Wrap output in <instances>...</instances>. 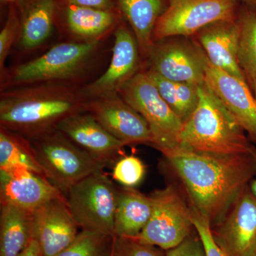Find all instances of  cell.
I'll return each instance as SVG.
<instances>
[{"instance_id":"obj_36","label":"cell","mask_w":256,"mask_h":256,"mask_svg":"<svg viewBox=\"0 0 256 256\" xmlns=\"http://www.w3.org/2000/svg\"><path fill=\"white\" fill-rule=\"evenodd\" d=\"M249 186H250L252 193L256 196V178L252 180Z\"/></svg>"},{"instance_id":"obj_5","label":"cell","mask_w":256,"mask_h":256,"mask_svg":"<svg viewBox=\"0 0 256 256\" xmlns=\"http://www.w3.org/2000/svg\"><path fill=\"white\" fill-rule=\"evenodd\" d=\"M30 141L45 176L65 197L70 186L106 168L58 130Z\"/></svg>"},{"instance_id":"obj_19","label":"cell","mask_w":256,"mask_h":256,"mask_svg":"<svg viewBox=\"0 0 256 256\" xmlns=\"http://www.w3.org/2000/svg\"><path fill=\"white\" fill-rule=\"evenodd\" d=\"M196 35L210 63L246 82L238 63L239 26L236 18L210 24Z\"/></svg>"},{"instance_id":"obj_17","label":"cell","mask_w":256,"mask_h":256,"mask_svg":"<svg viewBox=\"0 0 256 256\" xmlns=\"http://www.w3.org/2000/svg\"><path fill=\"white\" fill-rule=\"evenodd\" d=\"M205 82L256 143V98L244 80L233 76L207 60Z\"/></svg>"},{"instance_id":"obj_29","label":"cell","mask_w":256,"mask_h":256,"mask_svg":"<svg viewBox=\"0 0 256 256\" xmlns=\"http://www.w3.org/2000/svg\"><path fill=\"white\" fill-rule=\"evenodd\" d=\"M111 256H165L163 249L136 238L114 236Z\"/></svg>"},{"instance_id":"obj_21","label":"cell","mask_w":256,"mask_h":256,"mask_svg":"<svg viewBox=\"0 0 256 256\" xmlns=\"http://www.w3.org/2000/svg\"><path fill=\"white\" fill-rule=\"evenodd\" d=\"M152 200L134 188H118L114 236L137 238L149 222Z\"/></svg>"},{"instance_id":"obj_20","label":"cell","mask_w":256,"mask_h":256,"mask_svg":"<svg viewBox=\"0 0 256 256\" xmlns=\"http://www.w3.org/2000/svg\"><path fill=\"white\" fill-rule=\"evenodd\" d=\"M58 6V0H32L18 8L21 20L20 50L32 52L48 40L56 24Z\"/></svg>"},{"instance_id":"obj_26","label":"cell","mask_w":256,"mask_h":256,"mask_svg":"<svg viewBox=\"0 0 256 256\" xmlns=\"http://www.w3.org/2000/svg\"><path fill=\"white\" fill-rule=\"evenodd\" d=\"M112 238L82 230L70 245L55 256H111Z\"/></svg>"},{"instance_id":"obj_28","label":"cell","mask_w":256,"mask_h":256,"mask_svg":"<svg viewBox=\"0 0 256 256\" xmlns=\"http://www.w3.org/2000/svg\"><path fill=\"white\" fill-rule=\"evenodd\" d=\"M21 34V20L18 6L10 5L8 18L0 32V76L6 70V58L12 48L18 43Z\"/></svg>"},{"instance_id":"obj_13","label":"cell","mask_w":256,"mask_h":256,"mask_svg":"<svg viewBox=\"0 0 256 256\" xmlns=\"http://www.w3.org/2000/svg\"><path fill=\"white\" fill-rule=\"evenodd\" d=\"M78 225L65 196L53 198L32 212V238L42 256H55L78 236Z\"/></svg>"},{"instance_id":"obj_4","label":"cell","mask_w":256,"mask_h":256,"mask_svg":"<svg viewBox=\"0 0 256 256\" xmlns=\"http://www.w3.org/2000/svg\"><path fill=\"white\" fill-rule=\"evenodd\" d=\"M220 156L256 152L246 132L206 82L198 86V102L183 124L178 146Z\"/></svg>"},{"instance_id":"obj_27","label":"cell","mask_w":256,"mask_h":256,"mask_svg":"<svg viewBox=\"0 0 256 256\" xmlns=\"http://www.w3.org/2000/svg\"><path fill=\"white\" fill-rule=\"evenodd\" d=\"M146 173V165L133 154L122 156L112 166V178L124 188H136L142 182Z\"/></svg>"},{"instance_id":"obj_32","label":"cell","mask_w":256,"mask_h":256,"mask_svg":"<svg viewBox=\"0 0 256 256\" xmlns=\"http://www.w3.org/2000/svg\"><path fill=\"white\" fill-rule=\"evenodd\" d=\"M60 4L76 5L105 10H119L114 0H58Z\"/></svg>"},{"instance_id":"obj_15","label":"cell","mask_w":256,"mask_h":256,"mask_svg":"<svg viewBox=\"0 0 256 256\" xmlns=\"http://www.w3.org/2000/svg\"><path fill=\"white\" fill-rule=\"evenodd\" d=\"M215 228V240L229 256H250L256 246V196L250 186Z\"/></svg>"},{"instance_id":"obj_37","label":"cell","mask_w":256,"mask_h":256,"mask_svg":"<svg viewBox=\"0 0 256 256\" xmlns=\"http://www.w3.org/2000/svg\"><path fill=\"white\" fill-rule=\"evenodd\" d=\"M250 256H256V246L255 248H254V250H252V254H250Z\"/></svg>"},{"instance_id":"obj_34","label":"cell","mask_w":256,"mask_h":256,"mask_svg":"<svg viewBox=\"0 0 256 256\" xmlns=\"http://www.w3.org/2000/svg\"><path fill=\"white\" fill-rule=\"evenodd\" d=\"M31 1H32V0H0L2 4L15 5V6H18V8Z\"/></svg>"},{"instance_id":"obj_7","label":"cell","mask_w":256,"mask_h":256,"mask_svg":"<svg viewBox=\"0 0 256 256\" xmlns=\"http://www.w3.org/2000/svg\"><path fill=\"white\" fill-rule=\"evenodd\" d=\"M117 193V186L102 171L70 186L66 200L82 230L114 237Z\"/></svg>"},{"instance_id":"obj_10","label":"cell","mask_w":256,"mask_h":256,"mask_svg":"<svg viewBox=\"0 0 256 256\" xmlns=\"http://www.w3.org/2000/svg\"><path fill=\"white\" fill-rule=\"evenodd\" d=\"M183 38L154 42L146 56L149 69L173 82L201 85L205 82L208 58L201 47Z\"/></svg>"},{"instance_id":"obj_8","label":"cell","mask_w":256,"mask_h":256,"mask_svg":"<svg viewBox=\"0 0 256 256\" xmlns=\"http://www.w3.org/2000/svg\"><path fill=\"white\" fill-rule=\"evenodd\" d=\"M152 212L137 240L164 250L178 246L194 228L191 206L169 184L151 194Z\"/></svg>"},{"instance_id":"obj_18","label":"cell","mask_w":256,"mask_h":256,"mask_svg":"<svg viewBox=\"0 0 256 256\" xmlns=\"http://www.w3.org/2000/svg\"><path fill=\"white\" fill-rule=\"evenodd\" d=\"M56 130L106 166H114L122 156L126 144L108 132L86 111L64 119Z\"/></svg>"},{"instance_id":"obj_31","label":"cell","mask_w":256,"mask_h":256,"mask_svg":"<svg viewBox=\"0 0 256 256\" xmlns=\"http://www.w3.org/2000/svg\"><path fill=\"white\" fill-rule=\"evenodd\" d=\"M165 256H206L201 238L190 236L178 246L165 250Z\"/></svg>"},{"instance_id":"obj_30","label":"cell","mask_w":256,"mask_h":256,"mask_svg":"<svg viewBox=\"0 0 256 256\" xmlns=\"http://www.w3.org/2000/svg\"><path fill=\"white\" fill-rule=\"evenodd\" d=\"M191 208L195 230L203 242L206 256H229L216 242L208 220Z\"/></svg>"},{"instance_id":"obj_3","label":"cell","mask_w":256,"mask_h":256,"mask_svg":"<svg viewBox=\"0 0 256 256\" xmlns=\"http://www.w3.org/2000/svg\"><path fill=\"white\" fill-rule=\"evenodd\" d=\"M105 42H60L36 58L6 68L0 90L46 82L84 86L100 68Z\"/></svg>"},{"instance_id":"obj_35","label":"cell","mask_w":256,"mask_h":256,"mask_svg":"<svg viewBox=\"0 0 256 256\" xmlns=\"http://www.w3.org/2000/svg\"><path fill=\"white\" fill-rule=\"evenodd\" d=\"M246 4H247L248 8L256 11V0H244Z\"/></svg>"},{"instance_id":"obj_11","label":"cell","mask_w":256,"mask_h":256,"mask_svg":"<svg viewBox=\"0 0 256 256\" xmlns=\"http://www.w3.org/2000/svg\"><path fill=\"white\" fill-rule=\"evenodd\" d=\"M114 36L112 56L105 72L80 88L86 100L118 92L140 72L141 54L132 30L122 22L114 30Z\"/></svg>"},{"instance_id":"obj_22","label":"cell","mask_w":256,"mask_h":256,"mask_svg":"<svg viewBox=\"0 0 256 256\" xmlns=\"http://www.w3.org/2000/svg\"><path fill=\"white\" fill-rule=\"evenodd\" d=\"M117 6L129 22L137 38L141 56L146 58L152 46L153 33L164 11L163 0H116Z\"/></svg>"},{"instance_id":"obj_33","label":"cell","mask_w":256,"mask_h":256,"mask_svg":"<svg viewBox=\"0 0 256 256\" xmlns=\"http://www.w3.org/2000/svg\"><path fill=\"white\" fill-rule=\"evenodd\" d=\"M18 256H42L41 250L36 240L32 239L28 247Z\"/></svg>"},{"instance_id":"obj_12","label":"cell","mask_w":256,"mask_h":256,"mask_svg":"<svg viewBox=\"0 0 256 256\" xmlns=\"http://www.w3.org/2000/svg\"><path fill=\"white\" fill-rule=\"evenodd\" d=\"M85 111L126 146L152 144L149 126L118 92L86 100Z\"/></svg>"},{"instance_id":"obj_6","label":"cell","mask_w":256,"mask_h":256,"mask_svg":"<svg viewBox=\"0 0 256 256\" xmlns=\"http://www.w3.org/2000/svg\"><path fill=\"white\" fill-rule=\"evenodd\" d=\"M118 94L146 120L150 130L152 146L160 152L178 148L182 121L160 95L146 70H140Z\"/></svg>"},{"instance_id":"obj_24","label":"cell","mask_w":256,"mask_h":256,"mask_svg":"<svg viewBox=\"0 0 256 256\" xmlns=\"http://www.w3.org/2000/svg\"><path fill=\"white\" fill-rule=\"evenodd\" d=\"M237 21L238 63L246 82L256 98V11L246 6Z\"/></svg>"},{"instance_id":"obj_16","label":"cell","mask_w":256,"mask_h":256,"mask_svg":"<svg viewBox=\"0 0 256 256\" xmlns=\"http://www.w3.org/2000/svg\"><path fill=\"white\" fill-rule=\"evenodd\" d=\"M65 196L50 180L22 166L0 170V201L33 212L47 202Z\"/></svg>"},{"instance_id":"obj_25","label":"cell","mask_w":256,"mask_h":256,"mask_svg":"<svg viewBox=\"0 0 256 256\" xmlns=\"http://www.w3.org/2000/svg\"><path fill=\"white\" fill-rule=\"evenodd\" d=\"M16 166H25L45 176L30 140L0 126V170Z\"/></svg>"},{"instance_id":"obj_1","label":"cell","mask_w":256,"mask_h":256,"mask_svg":"<svg viewBox=\"0 0 256 256\" xmlns=\"http://www.w3.org/2000/svg\"><path fill=\"white\" fill-rule=\"evenodd\" d=\"M161 153L188 193L190 206L212 228L222 222L256 175V152L220 156L178 146Z\"/></svg>"},{"instance_id":"obj_9","label":"cell","mask_w":256,"mask_h":256,"mask_svg":"<svg viewBox=\"0 0 256 256\" xmlns=\"http://www.w3.org/2000/svg\"><path fill=\"white\" fill-rule=\"evenodd\" d=\"M238 0H169L153 33V42L196 34L210 24L236 20Z\"/></svg>"},{"instance_id":"obj_23","label":"cell","mask_w":256,"mask_h":256,"mask_svg":"<svg viewBox=\"0 0 256 256\" xmlns=\"http://www.w3.org/2000/svg\"><path fill=\"white\" fill-rule=\"evenodd\" d=\"M32 212L1 204L0 256H18L32 240Z\"/></svg>"},{"instance_id":"obj_14","label":"cell","mask_w":256,"mask_h":256,"mask_svg":"<svg viewBox=\"0 0 256 256\" xmlns=\"http://www.w3.org/2000/svg\"><path fill=\"white\" fill-rule=\"evenodd\" d=\"M119 10H105L58 2L56 24L66 41L75 43L105 42L120 24Z\"/></svg>"},{"instance_id":"obj_2","label":"cell","mask_w":256,"mask_h":256,"mask_svg":"<svg viewBox=\"0 0 256 256\" xmlns=\"http://www.w3.org/2000/svg\"><path fill=\"white\" fill-rule=\"evenodd\" d=\"M80 86L46 82L0 92V126L30 140L53 132L64 119L85 111Z\"/></svg>"}]
</instances>
